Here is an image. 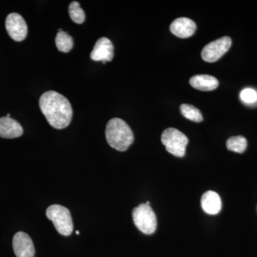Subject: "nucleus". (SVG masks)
<instances>
[{"label":"nucleus","mask_w":257,"mask_h":257,"mask_svg":"<svg viewBox=\"0 0 257 257\" xmlns=\"http://www.w3.org/2000/svg\"><path fill=\"white\" fill-rule=\"evenodd\" d=\"M39 104L52 127L62 130L70 124L73 110L68 99L62 94L55 91H48L40 98Z\"/></svg>","instance_id":"1"},{"label":"nucleus","mask_w":257,"mask_h":257,"mask_svg":"<svg viewBox=\"0 0 257 257\" xmlns=\"http://www.w3.org/2000/svg\"><path fill=\"white\" fill-rule=\"evenodd\" d=\"M105 135L109 146L119 152L127 150L135 139L131 128L119 118H113L108 121Z\"/></svg>","instance_id":"2"},{"label":"nucleus","mask_w":257,"mask_h":257,"mask_svg":"<svg viewBox=\"0 0 257 257\" xmlns=\"http://www.w3.org/2000/svg\"><path fill=\"white\" fill-rule=\"evenodd\" d=\"M46 215L53 222L55 229L63 236H67L73 231V222L70 211L67 208L59 204H53L47 208Z\"/></svg>","instance_id":"3"},{"label":"nucleus","mask_w":257,"mask_h":257,"mask_svg":"<svg viewBox=\"0 0 257 257\" xmlns=\"http://www.w3.org/2000/svg\"><path fill=\"white\" fill-rule=\"evenodd\" d=\"M161 140L169 153L177 157H184L185 155L189 139L177 128H166Z\"/></svg>","instance_id":"4"},{"label":"nucleus","mask_w":257,"mask_h":257,"mask_svg":"<svg viewBox=\"0 0 257 257\" xmlns=\"http://www.w3.org/2000/svg\"><path fill=\"white\" fill-rule=\"evenodd\" d=\"M133 218L135 226L144 234H152L156 231L157 216L152 207L145 203L133 209Z\"/></svg>","instance_id":"5"},{"label":"nucleus","mask_w":257,"mask_h":257,"mask_svg":"<svg viewBox=\"0 0 257 257\" xmlns=\"http://www.w3.org/2000/svg\"><path fill=\"white\" fill-rule=\"evenodd\" d=\"M231 46V39L223 37L211 42L203 48L202 57L207 62H214L229 51Z\"/></svg>","instance_id":"6"},{"label":"nucleus","mask_w":257,"mask_h":257,"mask_svg":"<svg viewBox=\"0 0 257 257\" xmlns=\"http://www.w3.org/2000/svg\"><path fill=\"white\" fill-rule=\"evenodd\" d=\"M5 27L8 35L15 41H23L28 35V28L26 22L18 13H11L7 17Z\"/></svg>","instance_id":"7"},{"label":"nucleus","mask_w":257,"mask_h":257,"mask_svg":"<svg viewBox=\"0 0 257 257\" xmlns=\"http://www.w3.org/2000/svg\"><path fill=\"white\" fill-rule=\"evenodd\" d=\"M114 57V46L110 40L106 37H101L96 42L95 45L90 53V58L96 62H111Z\"/></svg>","instance_id":"8"},{"label":"nucleus","mask_w":257,"mask_h":257,"mask_svg":"<svg viewBox=\"0 0 257 257\" xmlns=\"http://www.w3.org/2000/svg\"><path fill=\"white\" fill-rule=\"evenodd\" d=\"M13 249L17 257H34L35 248L33 241L26 233L19 231L13 241Z\"/></svg>","instance_id":"9"},{"label":"nucleus","mask_w":257,"mask_h":257,"mask_svg":"<svg viewBox=\"0 0 257 257\" xmlns=\"http://www.w3.org/2000/svg\"><path fill=\"white\" fill-rule=\"evenodd\" d=\"M197 25L193 20L187 18L176 19L171 24L170 31L179 38H188L194 35Z\"/></svg>","instance_id":"10"},{"label":"nucleus","mask_w":257,"mask_h":257,"mask_svg":"<svg viewBox=\"0 0 257 257\" xmlns=\"http://www.w3.org/2000/svg\"><path fill=\"white\" fill-rule=\"evenodd\" d=\"M23 134V126L18 121L8 116L0 118V138H18Z\"/></svg>","instance_id":"11"},{"label":"nucleus","mask_w":257,"mask_h":257,"mask_svg":"<svg viewBox=\"0 0 257 257\" xmlns=\"http://www.w3.org/2000/svg\"><path fill=\"white\" fill-rule=\"evenodd\" d=\"M201 205L204 212L210 215L219 214L222 207L220 197L214 191H207L203 194Z\"/></svg>","instance_id":"12"},{"label":"nucleus","mask_w":257,"mask_h":257,"mask_svg":"<svg viewBox=\"0 0 257 257\" xmlns=\"http://www.w3.org/2000/svg\"><path fill=\"white\" fill-rule=\"evenodd\" d=\"M191 86L201 91H212L219 86V81L213 76L199 74L193 76L189 80Z\"/></svg>","instance_id":"13"},{"label":"nucleus","mask_w":257,"mask_h":257,"mask_svg":"<svg viewBox=\"0 0 257 257\" xmlns=\"http://www.w3.org/2000/svg\"><path fill=\"white\" fill-rule=\"evenodd\" d=\"M56 46L60 52L67 53L74 46L72 37L64 31L58 32L55 38Z\"/></svg>","instance_id":"14"},{"label":"nucleus","mask_w":257,"mask_h":257,"mask_svg":"<svg viewBox=\"0 0 257 257\" xmlns=\"http://www.w3.org/2000/svg\"><path fill=\"white\" fill-rule=\"evenodd\" d=\"M247 147V141L243 136L231 137L226 142V148L236 153H243Z\"/></svg>","instance_id":"15"},{"label":"nucleus","mask_w":257,"mask_h":257,"mask_svg":"<svg viewBox=\"0 0 257 257\" xmlns=\"http://www.w3.org/2000/svg\"><path fill=\"white\" fill-rule=\"evenodd\" d=\"M181 112L184 117L194 122H201L203 121V116L200 110L195 106L190 104H184L180 106Z\"/></svg>","instance_id":"16"},{"label":"nucleus","mask_w":257,"mask_h":257,"mask_svg":"<svg viewBox=\"0 0 257 257\" xmlns=\"http://www.w3.org/2000/svg\"><path fill=\"white\" fill-rule=\"evenodd\" d=\"M69 14L74 23L82 24L85 20V13L80 8L78 2L74 1L69 6Z\"/></svg>","instance_id":"17"},{"label":"nucleus","mask_w":257,"mask_h":257,"mask_svg":"<svg viewBox=\"0 0 257 257\" xmlns=\"http://www.w3.org/2000/svg\"><path fill=\"white\" fill-rule=\"evenodd\" d=\"M240 98L246 104H253L257 101V92L251 88H246L240 93Z\"/></svg>","instance_id":"18"},{"label":"nucleus","mask_w":257,"mask_h":257,"mask_svg":"<svg viewBox=\"0 0 257 257\" xmlns=\"http://www.w3.org/2000/svg\"><path fill=\"white\" fill-rule=\"evenodd\" d=\"M145 204H146L147 206H150V202H147L146 203H145Z\"/></svg>","instance_id":"19"},{"label":"nucleus","mask_w":257,"mask_h":257,"mask_svg":"<svg viewBox=\"0 0 257 257\" xmlns=\"http://www.w3.org/2000/svg\"><path fill=\"white\" fill-rule=\"evenodd\" d=\"M80 234V232H79V231H76V234L78 235V234Z\"/></svg>","instance_id":"20"},{"label":"nucleus","mask_w":257,"mask_h":257,"mask_svg":"<svg viewBox=\"0 0 257 257\" xmlns=\"http://www.w3.org/2000/svg\"><path fill=\"white\" fill-rule=\"evenodd\" d=\"M7 116H8V117H10V114H7Z\"/></svg>","instance_id":"21"}]
</instances>
